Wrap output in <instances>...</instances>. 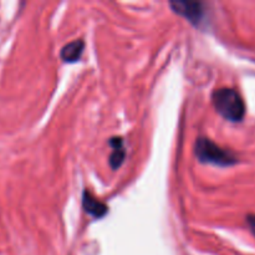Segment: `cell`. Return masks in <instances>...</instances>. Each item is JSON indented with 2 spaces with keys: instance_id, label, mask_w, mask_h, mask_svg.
Returning a JSON list of instances; mask_svg holds the SVG:
<instances>
[{
  "instance_id": "7",
  "label": "cell",
  "mask_w": 255,
  "mask_h": 255,
  "mask_svg": "<svg viewBox=\"0 0 255 255\" xmlns=\"http://www.w3.org/2000/svg\"><path fill=\"white\" fill-rule=\"evenodd\" d=\"M246 222H247V224H248L251 232L254 234V237H255V214H248V216L246 217Z\"/></svg>"
},
{
  "instance_id": "5",
  "label": "cell",
  "mask_w": 255,
  "mask_h": 255,
  "mask_svg": "<svg viewBox=\"0 0 255 255\" xmlns=\"http://www.w3.org/2000/svg\"><path fill=\"white\" fill-rule=\"evenodd\" d=\"M84 49L85 42L82 40H74V41L69 42V44L62 47L61 52H60V57L67 64H72V62L79 61L82 52H84Z\"/></svg>"
},
{
  "instance_id": "4",
  "label": "cell",
  "mask_w": 255,
  "mask_h": 255,
  "mask_svg": "<svg viewBox=\"0 0 255 255\" xmlns=\"http://www.w3.org/2000/svg\"><path fill=\"white\" fill-rule=\"evenodd\" d=\"M82 207H84L85 212L94 218H102L109 212L106 204L92 196L89 191H85L82 194Z\"/></svg>"
},
{
  "instance_id": "6",
  "label": "cell",
  "mask_w": 255,
  "mask_h": 255,
  "mask_svg": "<svg viewBox=\"0 0 255 255\" xmlns=\"http://www.w3.org/2000/svg\"><path fill=\"white\" fill-rule=\"evenodd\" d=\"M110 146L112 147V153L110 156V166L114 169L120 168L122 163L125 161V157H126V151H125L124 141H122L121 137H114L110 141Z\"/></svg>"
},
{
  "instance_id": "2",
  "label": "cell",
  "mask_w": 255,
  "mask_h": 255,
  "mask_svg": "<svg viewBox=\"0 0 255 255\" xmlns=\"http://www.w3.org/2000/svg\"><path fill=\"white\" fill-rule=\"evenodd\" d=\"M194 152L198 161L202 163L214 164L218 167H231L238 163V158L233 152L222 148L213 141L204 137L197 139Z\"/></svg>"
},
{
  "instance_id": "3",
  "label": "cell",
  "mask_w": 255,
  "mask_h": 255,
  "mask_svg": "<svg viewBox=\"0 0 255 255\" xmlns=\"http://www.w3.org/2000/svg\"><path fill=\"white\" fill-rule=\"evenodd\" d=\"M171 7L174 12L186 17L192 24L198 25L204 17V7L202 2L197 1H171Z\"/></svg>"
},
{
  "instance_id": "1",
  "label": "cell",
  "mask_w": 255,
  "mask_h": 255,
  "mask_svg": "<svg viewBox=\"0 0 255 255\" xmlns=\"http://www.w3.org/2000/svg\"><path fill=\"white\" fill-rule=\"evenodd\" d=\"M212 104L223 119L231 122H241L246 117V102L242 95L231 87L216 90L212 95Z\"/></svg>"
}]
</instances>
